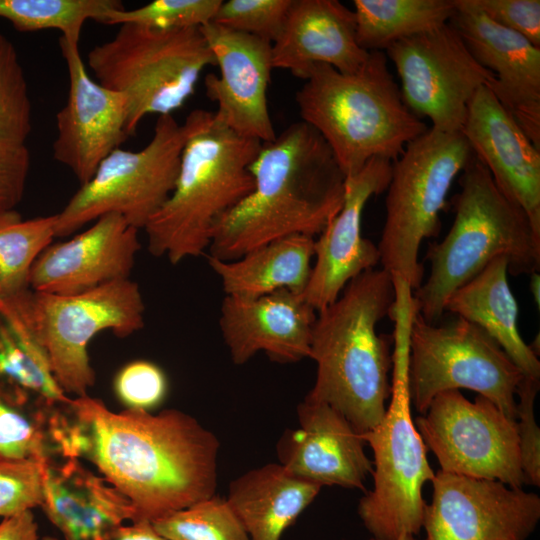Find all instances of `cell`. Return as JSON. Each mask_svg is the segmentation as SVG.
<instances>
[{"instance_id": "6da1fadb", "label": "cell", "mask_w": 540, "mask_h": 540, "mask_svg": "<svg viewBox=\"0 0 540 540\" xmlns=\"http://www.w3.org/2000/svg\"><path fill=\"white\" fill-rule=\"evenodd\" d=\"M69 411L74 456L131 501L134 521L152 523L216 494L220 443L191 415L113 412L88 394L72 399Z\"/></svg>"}, {"instance_id": "7a4b0ae2", "label": "cell", "mask_w": 540, "mask_h": 540, "mask_svg": "<svg viewBox=\"0 0 540 540\" xmlns=\"http://www.w3.org/2000/svg\"><path fill=\"white\" fill-rule=\"evenodd\" d=\"M251 192L216 223L209 257L235 260L274 240L319 236L342 207L346 176L323 137L303 121L263 143Z\"/></svg>"}, {"instance_id": "3957f363", "label": "cell", "mask_w": 540, "mask_h": 540, "mask_svg": "<svg viewBox=\"0 0 540 540\" xmlns=\"http://www.w3.org/2000/svg\"><path fill=\"white\" fill-rule=\"evenodd\" d=\"M394 304L391 274L372 268L317 312L312 329L309 358L317 369L306 396L341 413L360 434L380 423L390 399L393 336L376 327Z\"/></svg>"}, {"instance_id": "277c9868", "label": "cell", "mask_w": 540, "mask_h": 540, "mask_svg": "<svg viewBox=\"0 0 540 540\" xmlns=\"http://www.w3.org/2000/svg\"><path fill=\"white\" fill-rule=\"evenodd\" d=\"M174 189L144 227L147 248L176 265L209 248L217 221L253 189L250 165L261 143L220 124L213 112L191 111Z\"/></svg>"}, {"instance_id": "5b68a950", "label": "cell", "mask_w": 540, "mask_h": 540, "mask_svg": "<svg viewBox=\"0 0 540 540\" xmlns=\"http://www.w3.org/2000/svg\"><path fill=\"white\" fill-rule=\"evenodd\" d=\"M304 81L295 95L301 121L323 137L346 177L373 158L396 160L429 129L405 104L383 51H370L353 73L316 64Z\"/></svg>"}, {"instance_id": "8992f818", "label": "cell", "mask_w": 540, "mask_h": 540, "mask_svg": "<svg viewBox=\"0 0 540 540\" xmlns=\"http://www.w3.org/2000/svg\"><path fill=\"white\" fill-rule=\"evenodd\" d=\"M459 183L451 229L429 247V276L412 294L417 312L430 324L440 321L450 295L494 259L507 257L508 273L515 276L540 268V234L476 157L462 171Z\"/></svg>"}, {"instance_id": "52a82bcc", "label": "cell", "mask_w": 540, "mask_h": 540, "mask_svg": "<svg viewBox=\"0 0 540 540\" xmlns=\"http://www.w3.org/2000/svg\"><path fill=\"white\" fill-rule=\"evenodd\" d=\"M415 313L408 296H399L395 322L390 402L380 423L361 436L373 451V488L360 499L357 512L376 540L417 535L423 524L422 490L435 473L411 414L408 387L410 324Z\"/></svg>"}, {"instance_id": "ba28073f", "label": "cell", "mask_w": 540, "mask_h": 540, "mask_svg": "<svg viewBox=\"0 0 540 540\" xmlns=\"http://www.w3.org/2000/svg\"><path fill=\"white\" fill-rule=\"evenodd\" d=\"M87 64L96 82L125 96L131 135L145 116L180 109L215 61L200 27L123 23L111 39L88 52Z\"/></svg>"}, {"instance_id": "9c48e42d", "label": "cell", "mask_w": 540, "mask_h": 540, "mask_svg": "<svg viewBox=\"0 0 540 540\" xmlns=\"http://www.w3.org/2000/svg\"><path fill=\"white\" fill-rule=\"evenodd\" d=\"M472 154L461 131L431 127L408 143L392 163L385 223L377 246L382 268L405 280L412 291L423 282L420 245L438 234L446 196Z\"/></svg>"}, {"instance_id": "30bf717a", "label": "cell", "mask_w": 540, "mask_h": 540, "mask_svg": "<svg viewBox=\"0 0 540 540\" xmlns=\"http://www.w3.org/2000/svg\"><path fill=\"white\" fill-rule=\"evenodd\" d=\"M9 297L46 353L52 374L64 391L88 394L96 375L89 342L110 330L120 338L144 327L145 304L139 285L117 280L92 290L58 295L26 289Z\"/></svg>"}, {"instance_id": "8fae6325", "label": "cell", "mask_w": 540, "mask_h": 540, "mask_svg": "<svg viewBox=\"0 0 540 540\" xmlns=\"http://www.w3.org/2000/svg\"><path fill=\"white\" fill-rule=\"evenodd\" d=\"M524 374L482 327L461 317L430 324L417 312L410 324L408 387L424 414L441 392H477L516 420L517 390Z\"/></svg>"}, {"instance_id": "7c38bea8", "label": "cell", "mask_w": 540, "mask_h": 540, "mask_svg": "<svg viewBox=\"0 0 540 540\" xmlns=\"http://www.w3.org/2000/svg\"><path fill=\"white\" fill-rule=\"evenodd\" d=\"M186 140L183 124L158 116L152 138L139 151L115 149L56 214V237L69 236L106 214L140 230L171 195Z\"/></svg>"}, {"instance_id": "4fadbf2b", "label": "cell", "mask_w": 540, "mask_h": 540, "mask_svg": "<svg viewBox=\"0 0 540 540\" xmlns=\"http://www.w3.org/2000/svg\"><path fill=\"white\" fill-rule=\"evenodd\" d=\"M414 423L441 471L513 488L525 484L516 420L485 397L472 402L459 390L441 392Z\"/></svg>"}, {"instance_id": "5bb4252c", "label": "cell", "mask_w": 540, "mask_h": 540, "mask_svg": "<svg viewBox=\"0 0 540 540\" xmlns=\"http://www.w3.org/2000/svg\"><path fill=\"white\" fill-rule=\"evenodd\" d=\"M385 54L399 75L407 107L439 131L460 132L471 99L494 78L449 22L397 41Z\"/></svg>"}, {"instance_id": "9a60e30c", "label": "cell", "mask_w": 540, "mask_h": 540, "mask_svg": "<svg viewBox=\"0 0 540 540\" xmlns=\"http://www.w3.org/2000/svg\"><path fill=\"white\" fill-rule=\"evenodd\" d=\"M425 503V540H527L540 520V497L500 481L439 470Z\"/></svg>"}, {"instance_id": "2e32d148", "label": "cell", "mask_w": 540, "mask_h": 540, "mask_svg": "<svg viewBox=\"0 0 540 540\" xmlns=\"http://www.w3.org/2000/svg\"><path fill=\"white\" fill-rule=\"evenodd\" d=\"M59 46L68 71L69 90L65 105L56 114L53 158L69 168L82 185L129 136L128 104L125 96L90 77L79 41L61 36Z\"/></svg>"}, {"instance_id": "e0dca14e", "label": "cell", "mask_w": 540, "mask_h": 540, "mask_svg": "<svg viewBox=\"0 0 540 540\" xmlns=\"http://www.w3.org/2000/svg\"><path fill=\"white\" fill-rule=\"evenodd\" d=\"M219 74L204 78L206 96L217 105L215 119L234 133L267 143L275 132L267 91L272 64L271 43L215 22L200 27Z\"/></svg>"}, {"instance_id": "ac0fdd59", "label": "cell", "mask_w": 540, "mask_h": 540, "mask_svg": "<svg viewBox=\"0 0 540 540\" xmlns=\"http://www.w3.org/2000/svg\"><path fill=\"white\" fill-rule=\"evenodd\" d=\"M454 5L449 23L493 74L487 87L540 149V47L490 20L470 0H454Z\"/></svg>"}, {"instance_id": "d6986e66", "label": "cell", "mask_w": 540, "mask_h": 540, "mask_svg": "<svg viewBox=\"0 0 540 540\" xmlns=\"http://www.w3.org/2000/svg\"><path fill=\"white\" fill-rule=\"evenodd\" d=\"M392 163L373 158L346 177L342 207L315 239V261L303 293L317 312L333 303L352 279L380 263L378 246L362 236L361 219L367 201L387 189Z\"/></svg>"}, {"instance_id": "ffe728a7", "label": "cell", "mask_w": 540, "mask_h": 540, "mask_svg": "<svg viewBox=\"0 0 540 540\" xmlns=\"http://www.w3.org/2000/svg\"><path fill=\"white\" fill-rule=\"evenodd\" d=\"M138 232L118 214L101 216L87 230L43 250L31 267L30 289L74 295L129 279L141 248Z\"/></svg>"}, {"instance_id": "44dd1931", "label": "cell", "mask_w": 540, "mask_h": 540, "mask_svg": "<svg viewBox=\"0 0 540 540\" xmlns=\"http://www.w3.org/2000/svg\"><path fill=\"white\" fill-rule=\"evenodd\" d=\"M298 427L286 430L277 456L290 473L320 486L366 491L373 462L352 424L326 403L305 397L297 407Z\"/></svg>"}, {"instance_id": "7402d4cb", "label": "cell", "mask_w": 540, "mask_h": 540, "mask_svg": "<svg viewBox=\"0 0 540 540\" xmlns=\"http://www.w3.org/2000/svg\"><path fill=\"white\" fill-rule=\"evenodd\" d=\"M317 311L287 289L254 298L225 295L219 328L231 360L243 365L258 352L288 364L310 357Z\"/></svg>"}, {"instance_id": "603a6c76", "label": "cell", "mask_w": 540, "mask_h": 540, "mask_svg": "<svg viewBox=\"0 0 540 540\" xmlns=\"http://www.w3.org/2000/svg\"><path fill=\"white\" fill-rule=\"evenodd\" d=\"M461 132L500 191L540 234V149L487 86L471 99Z\"/></svg>"}, {"instance_id": "cb8c5ba5", "label": "cell", "mask_w": 540, "mask_h": 540, "mask_svg": "<svg viewBox=\"0 0 540 540\" xmlns=\"http://www.w3.org/2000/svg\"><path fill=\"white\" fill-rule=\"evenodd\" d=\"M271 52L273 68L302 80L316 64L353 73L369 55L357 42L354 11L337 0H292Z\"/></svg>"}, {"instance_id": "d4e9b609", "label": "cell", "mask_w": 540, "mask_h": 540, "mask_svg": "<svg viewBox=\"0 0 540 540\" xmlns=\"http://www.w3.org/2000/svg\"><path fill=\"white\" fill-rule=\"evenodd\" d=\"M41 508L64 540H110L125 520L135 519L131 501L77 457L45 465Z\"/></svg>"}, {"instance_id": "484cf974", "label": "cell", "mask_w": 540, "mask_h": 540, "mask_svg": "<svg viewBox=\"0 0 540 540\" xmlns=\"http://www.w3.org/2000/svg\"><path fill=\"white\" fill-rule=\"evenodd\" d=\"M322 486L268 463L234 479L226 501L250 540H280Z\"/></svg>"}, {"instance_id": "4316f807", "label": "cell", "mask_w": 540, "mask_h": 540, "mask_svg": "<svg viewBox=\"0 0 540 540\" xmlns=\"http://www.w3.org/2000/svg\"><path fill=\"white\" fill-rule=\"evenodd\" d=\"M507 273V257L494 259L450 295L445 311L482 327L497 341L524 376L540 380L538 356L522 339L517 327L518 305L510 289Z\"/></svg>"}, {"instance_id": "83f0119b", "label": "cell", "mask_w": 540, "mask_h": 540, "mask_svg": "<svg viewBox=\"0 0 540 540\" xmlns=\"http://www.w3.org/2000/svg\"><path fill=\"white\" fill-rule=\"evenodd\" d=\"M315 238L283 237L241 257L224 261L208 257L225 295L254 298L287 289L304 293L312 271Z\"/></svg>"}, {"instance_id": "f1b7e54d", "label": "cell", "mask_w": 540, "mask_h": 540, "mask_svg": "<svg viewBox=\"0 0 540 540\" xmlns=\"http://www.w3.org/2000/svg\"><path fill=\"white\" fill-rule=\"evenodd\" d=\"M0 394V462L47 464L70 455L69 405L26 410Z\"/></svg>"}, {"instance_id": "f546056e", "label": "cell", "mask_w": 540, "mask_h": 540, "mask_svg": "<svg viewBox=\"0 0 540 540\" xmlns=\"http://www.w3.org/2000/svg\"><path fill=\"white\" fill-rule=\"evenodd\" d=\"M356 38L367 52L449 22L454 0H354Z\"/></svg>"}, {"instance_id": "4dcf8cb0", "label": "cell", "mask_w": 540, "mask_h": 540, "mask_svg": "<svg viewBox=\"0 0 540 540\" xmlns=\"http://www.w3.org/2000/svg\"><path fill=\"white\" fill-rule=\"evenodd\" d=\"M123 9L118 0H0V17L19 31L58 30L61 36L79 41L88 20L105 23Z\"/></svg>"}, {"instance_id": "1f68e13d", "label": "cell", "mask_w": 540, "mask_h": 540, "mask_svg": "<svg viewBox=\"0 0 540 540\" xmlns=\"http://www.w3.org/2000/svg\"><path fill=\"white\" fill-rule=\"evenodd\" d=\"M56 214L24 220L17 211L0 215V297L29 289L36 258L55 235Z\"/></svg>"}, {"instance_id": "d6a6232c", "label": "cell", "mask_w": 540, "mask_h": 540, "mask_svg": "<svg viewBox=\"0 0 540 540\" xmlns=\"http://www.w3.org/2000/svg\"><path fill=\"white\" fill-rule=\"evenodd\" d=\"M152 524L167 540H250L226 499L216 494Z\"/></svg>"}, {"instance_id": "836d02e7", "label": "cell", "mask_w": 540, "mask_h": 540, "mask_svg": "<svg viewBox=\"0 0 540 540\" xmlns=\"http://www.w3.org/2000/svg\"><path fill=\"white\" fill-rule=\"evenodd\" d=\"M28 85L13 43L0 33V142L25 144L32 128Z\"/></svg>"}, {"instance_id": "e575fe53", "label": "cell", "mask_w": 540, "mask_h": 540, "mask_svg": "<svg viewBox=\"0 0 540 540\" xmlns=\"http://www.w3.org/2000/svg\"><path fill=\"white\" fill-rule=\"evenodd\" d=\"M221 0H154L141 7L112 12L105 24L135 23L159 29L202 27L212 22Z\"/></svg>"}, {"instance_id": "d590c367", "label": "cell", "mask_w": 540, "mask_h": 540, "mask_svg": "<svg viewBox=\"0 0 540 540\" xmlns=\"http://www.w3.org/2000/svg\"><path fill=\"white\" fill-rule=\"evenodd\" d=\"M292 0L222 1L213 22L271 44L278 37Z\"/></svg>"}, {"instance_id": "8d00e7d4", "label": "cell", "mask_w": 540, "mask_h": 540, "mask_svg": "<svg viewBox=\"0 0 540 540\" xmlns=\"http://www.w3.org/2000/svg\"><path fill=\"white\" fill-rule=\"evenodd\" d=\"M45 465L31 460L0 462V517L42 506Z\"/></svg>"}, {"instance_id": "74e56055", "label": "cell", "mask_w": 540, "mask_h": 540, "mask_svg": "<svg viewBox=\"0 0 540 540\" xmlns=\"http://www.w3.org/2000/svg\"><path fill=\"white\" fill-rule=\"evenodd\" d=\"M167 386L162 369L147 360L126 364L114 379L115 393L128 409L149 411L163 401Z\"/></svg>"}, {"instance_id": "f35d334b", "label": "cell", "mask_w": 540, "mask_h": 540, "mask_svg": "<svg viewBox=\"0 0 540 540\" xmlns=\"http://www.w3.org/2000/svg\"><path fill=\"white\" fill-rule=\"evenodd\" d=\"M540 380L524 376L516 398V428L525 483L540 486V430L535 419V401Z\"/></svg>"}, {"instance_id": "ab89813d", "label": "cell", "mask_w": 540, "mask_h": 540, "mask_svg": "<svg viewBox=\"0 0 540 540\" xmlns=\"http://www.w3.org/2000/svg\"><path fill=\"white\" fill-rule=\"evenodd\" d=\"M496 24L512 30L540 47L539 0H470Z\"/></svg>"}, {"instance_id": "60d3db41", "label": "cell", "mask_w": 540, "mask_h": 540, "mask_svg": "<svg viewBox=\"0 0 540 540\" xmlns=\"http://www.w3.org/2000/svg\"><path fill=\"white\" fill-rule=\"evenodd\" d=\"M29 169L30 153L25 144L0 142V215L16 211Z\"/></svg>"}, {"instance_id": "b9f144b4", "label": "cell", "mask_w": 540, "mask_h": 540, "mask_svg": "<svg viewBox=\"0 0 540 540\" xmlns=\"http://www.w3.org/2000/svg\"><path fill=\"white\" fill-rule=\"evenodd\" d=\"M0 540H41L31 510L4 518L0 523Z\"/></svg>"}, {"instance_id": "7bdbcfd3", "label": "cell", "mask_w": 540, "mask_h": 540, "mask_svg": "<svg viewBox=\"0 0 540 540\" xmlns=\"http://www.w3.org/2000/svg\"><path fill=\"white\" fill-rule=\"evenodd\" d=\"M110 540H167L160 535L153 524L146 520L132 522L131 525H121L113 531Z\"/></svg>"}, {"instance_id": "ee69618b", "label": "cell", "mask_w": 540, "mask_h": 540, "mask_svg": "<svg viewBox=\"0 0 540 540\" xmlns=\"http://www.w3.org/2000/svg\"><path fill=\"white\" fill-rule=\"evenodd\" d=\"M530 291L532 293L534 302L537 304V308L540 307V275L538 272L530 274L529 281Z\"/></svg>"}, {"instance_id": "f6af8a7d", "label": "cell", "mask_w": 540, "mask_h": 540, "mask_svg": "<svg viewBox=\"0 0 540 540\" xmlns=\"http://www.w3.org/2000/svg\"><path fill=\"white\" fill-rule=\"evenodd\" d=\"M369 540H376V539L371 537ZM396 540H419V539H417L415 535L405 533V534L400 535Z\"/></svg>"}, {"instance_id": "bcb514c9", "label": "cell", "mask_w": 540, "mask_h": 540, "mask_svg": "<svg viewBox=\"0 0 540 540\" xmlns=\"http://www.w3.org/2000/svg\"><path fill=\"white\" fill-rule=\"evenodd\" d=\"M41 540H58L54 537H50V536H45V537H42Z\"/></svg>"}]
</instances>
